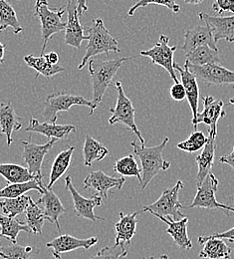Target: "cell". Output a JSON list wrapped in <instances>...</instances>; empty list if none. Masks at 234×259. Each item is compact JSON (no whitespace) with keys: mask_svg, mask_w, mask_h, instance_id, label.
<instances>
[{"mask_svg":"<svg viewBox=\"0 0 234 259\" xmlns=\"http://www.w3.org/2000/svg\"><path fill=\"white\" fill-rule=\"evenodd\" d=\"M168 141L169 139L167 137L159 146L150 148L138 145L135 142L131 143L134 155L139 159L142 163V183L139 185L143 191L160 171H165L170 167V162L166 161L163 157L164 150L167 147Z\"/></svg>","mask_w":234,"mask_h":259,"instance_id":"obj_1","label":"cell"},{"mask_svg":"<svg viewBox=\"0 0 234 259\" xmlns=\"http://www.w3.org/2000/svg\"><path fill=\"white\" fill-rule=\"evenodd\" d=\"M88 36V45L86 53L78 66L82 70L90 59L100 54H109V52H121L118 40L106 28L104 21L101 18L93 20L92 26L86 29Z\"/></svg>","mask_w":234,"mask_h":259,"instance_id":"obj_2","label":"cell"},{"mask_svg":"<svg viewBox=\"0 0 234 259\" xmlns=\"http://www.w3.org/2000/svg\"><path fill=\"white\" fill-rule=\"evenodd\" d=\"M133 57H123L116 58L113 60H97L90 59L88 62L89 73L92 79V89L93 99L92 101L99 106L102 99L104 97L107 89L111 86L112 81L117 74L118 70L122 67L126 61L131 60Z\"/></svg>","mask_w":234,"mask_h":259,"instance_id":"obj_3","label":"cell"},{"mask_svg":"<svg viewBox=\"0 0 234 259\" xmlns=\"http://www.w3.org/2000/svg\"><path fill=\"white\" fill-rule=\"evenodd\" d=\"M66 13V6L50 8L47 0H36L34 6V15L40 20L43 47L41 55H44L45 48L49 39L57 33L66 29V22H63V16Z\"/></svg>","mask_w":234,"mask_h":259,"instance_id":"obj_4","label":"cell"},{"mask_svg":"<svg viewBox=\"0 0 234 259\" xmlns=\"http://www.w3.org/2000/svg\"><path fill=\"white\" fill-rule=\"evenodd\" d=\"M73 106H83L90 109L89 116H92L95 110L98 108L93 101H89L86 98L73 95L67 92H54L46 98L44 104L43 117L47 122L56 123L59 112H68Z\"/></svg>","mask_w":234,"mask_h":259,"instance_id":"obj_5","label":"cell"},{"mask_svg":"<svg viewBox=\"0 0 234 259\" xmlns=\"http://www.w3.org/2000/svg\"><path fill=\"white\" fill-rule=\"evenodd\" d=\"M183 187V183L181 181H177L174 187L164 191L157 201L145 206L142 212H150L155 217H163L173 221L182 220L185 215L180 211L183 206L179 201L178 196Z\"/></svg>","mask_w":234,"mask_h":259,"instance_id":"obj_6","label":"cell"},{"mask_svg":"<svg viewBox=\"0 0 234 259\" xmlns=\"http://www.w3.org/2000/svg\"><path fill=\"white\" fill-rule=\"evenodd\" d=\"M115 86L118 91V98L115 106L110 109L112 116L109 119V124L112 126L116 124H123L127 126L137 137L141 145L145 146V139L135 124V110L133 103L130 98L126 95L121 82H116Z\"/></svg>","mask_w":234,"mask_h":259,"instance_id":"obj_7","label":"cell"},{"mask_svg":"<svg viewBox=\"0 0 234 259\" xmlns=\"http://www.w3.org/2000/svg\"><path fill=\"white\" fill-rule=\"evenodd\" d=\"M218 180L213 174H209L201 186L198 187V193L191 205L188 208H206V209H222L229 215V211L233 212L234 208L228 204L220 203L216 200L215 194L218 190Z\"/></svg>","mask_w":234,"mask_h":259,"instance_id":"obj_8","label":"cell"},{"mask_svg":"<svg viewBox=\"0 0 234 259\" xmlns=\"http://www.w3.org/2000/svg\"><path fill=\"white\" fill-rule=\"evenodd\" d=\"M169 38L167 35H161L159 41L155 44V46L149 50L141 51L142 56H146L152 59L153 64L159 65L166 69L174 84L179 83L175 74V70L173 68V55L176 51V46H169Z\"/></svg>","mask_w":234,"mask_h":259,"instance_id":"obj_9","label":"cell"},{"mask_svg":"<svg viewBox=\"0 0 234 259\" xmlns=\"http://www.w3.org/2000/svg\"><path fill=\"white\" fill-rule=\"evenodd\" d=\"M65 185H66V189L72 196L73 205H74V213L77 218L89 220L94 223L97 221H106L105 218L98 217L94 212V208L97 206H100L102 204L103 197L101 195L95 194L89 198L84 197L76 190L75 186L72 183L71 177L66 178Z\"/></svg>","mask_w":234,"mask_h":259,"instance_id":"obj_10","label":"cell"},{"mask_svg":"<svg viewBox=\"0 0 234 259\" xmlns=\"http://www.w3.org/2000/svg\"><path fill=\"white\" fill-rule=\"evenodd\" d=\"M189 67L190 71L206 85H216L224 86L234 84V72L224 68L220 64H209L204 66H195V65L184 63Z\"/></svg>","mask_w":234,"mask_h":259,"instance_id":"obj_11","label":"cell"},{"mask_svg":"<svg viewBox=\"0 0 234 259\" xmlns=\"http://www.w3.org/2000/svg\"><path fill=\"white\" fill-rule=\"evenodd\" d=\"M65 6L68 17L64 43L76 49H80L82 42L88 40V36L85 35L86 28L80 21L81 17L77 9V0H67Z\"/></svg>","mask_w":234,"mask_h":259,"instance_id":"obj_12","label":"cell"},{"mask_svg":"<svg viewBox=\"0 0 234 259\" xmlns=\"http://www.w3.org/2000/svg\"><path fill=\"white\" fill-rule=\"evenodd\" d=\"M57 139H51L44 145H37L30 142H22L23 146V160L27 163V168L36 178L43 179L42 164L45 156L57 143Z\"/></svg>","mask_w":234,"mask_h":259,"instance_id":"obj_13","label":"cell"},{"mask_svg":"<svg viewBox=\"0 0 234 259\" xmlns=\"http://www.w3.org/2000/svg\"><path fill=\"white\" fill-rule=\"evenodd\" d=\"M203 100V110L201 113H198L196 119L192 121L194 128L198 131L199 124H205L209 126L210 133L217 135V123L220 118H223L226 113L223 110L224 103L222 100H215L211 96L202 98Z\"/></svg>","mask_w":234,"mask_h":259,"instance_id":"obj_14","label":"cell"},{"mask_svg":"<svg viewBox=\"0 0 234 259\" xmlns=\"http://www.w3.org/2000/svg\"><path fill=\"white\" fill-rule=\"evenodd\" d=\"M97 237H90L86 239H80L70 234H60L52 241L46 243L47 248L52 249V254L56 259H61L62 254L74 251L79 248L90 249L98 243Z\"/></svg>","mask_w":234,"mask_h":259,"instance_id":"obj_15","label":"cell"},{"mask_svg":"<svg viewBox=\"0 0 234 259\" xmlns=\"http://www.w3.org/2000/svg\"><path fill=\"white\" fill-rule=\"evenodd\" d=\"M126 179L124 177L116 178L106 175L103 170H96L89 174L84 180V190L93 189L103 198L107 199L109 191L113 189L122 190Z\"/></svg>","mask_w":234,"mask_h":259,"instance_id":"obj_16","label":"cell"},{"mask_svg":"<svg viewBox=\"0 0 234 259\" xmlns=\"http://www.w3.org/2000/svg\"><path fill=\"white\" fill-rule=\"evenodd\" d=\"M216 43L212 30L205 24L204 26H197L196 28L185 31L181 50L185 52V55L201 46H208L211 49L218 51Z\"/></svg>","mask_w":234,"mask_h":259,"instance_id":"obj_17","label":"cell"},{"mask_svg":"<svg viewBox=\"0 0 234 259\" xmlns=\"http://www.w3.org/2000/svg\"><path fill=\"white\" fill-rule=\"evenodd\" d=\"M199 16L201 21L210 27L216 42L219 40L234 42V15L220 17L201 12Z\"/></svg>","mask_w":234,"mask_h":259,"instance_id":"obj_18","label":"cell"},{"mask_svg":"<svg viewBox=\"0 0 234 259\" xmlns=\"http://www.w3.org/2000/svg\"><path fill=\"white\" fill-rule=\"evenodd\" d=\"M25 131L28 133H37L44 135L49 140H67L71 134L77 133V128L73 125H58L51 122L40 123L37 119L31 118L29 121V125Z\"/></svg>","mask_w":234,"mask_h":259,"instance_id":"obj_19","label":"cell"},{"mask_svg":"<svg viewBox=\"0 0 234 259\" xmlns=\"http://www.w3.org/2000/svg\"><path fill=\"white\" fill-rule=\"evenodd\" d=\"M39 205L43 206L44 214L47 221L50 224H56L58 232L61 233V227L59 223V218L67 212V209L63 206L60 198L52 190H48L45 188L44 194H41L39 199L37 200Z\"/></svg>","mask_w":234,"mask_h":259,"instance_id":"obj_20","label":"cell"},{"mask_svg":"<svg viewBox=\"0 0 234 259\" xmlns=\"http://www.w3.org/2000/svg\"><path fill=\"white\" fill-rule=\"evenodd\" d=\"M174 70H176L180 75L181 84L184 87L186 98L189 104L191 106L193 112V120L196 119L199 113V100H200V88L198 84L197 77L190 71L189 67L184 64L183 67L179 66L176 63L173 64Z\"/></svg>","mask_w":234,"mask_h":259,"instance_id":"obj_21","label":"cell"},{"mask_svg":"<svg viewBox=\"0 0 234 259\" xmlns=\"http://www.w3.org/2000/svg\"><path fill=\"white\" fill-rule=\"evenodd\" d=\"M215 134L208 133V140L206 145L204 146L202 153L200 156L196 158L197 163L199 165V171L197 175V186H201L205 180V178L211 172V168L214 163V158H215V150H216V139Z\"/></svg>","mask_w":234,"mask_h":259,"instance_id":"obj_22","label":"cell"},{"mask_svg":"<svg viewBox=\"0 0 234 259\" xmlns=\"http://www.w3.org/2000/svg\"><path fill=\"white\" fill-rule=\"evenodd\" d=\"M21 121L10 101L0 103V132L6 136L8 148L12 144V134L22 128Z\"/></svg>","mask_w":234,"mask_h":259,"instance_id":"obj_23","label":"cell"},{"mask_svg":"<svg viewBox=\"0 0 234 259\" xmlns=\"http://www.w3.org/2000/svg\"><path fill=\"white\" fill-rule=\"evenodd\" d=\"M199 243L203 244L199 257L206 259H230L232 248L218 238H208L206 235L199 237Z\"/></svg>","mask_w":234,"mask_h":259,"instance_id":"obj_24","label":"cell"},{"mask_svg":"<svg viewBox=\"0 0 234 259\" xmlns=\"http://www.w3.org/2000/svg\"><path fill=\"white\" fill-rule=\"evenodd\" d=\"M162 222L167 225V229L166 232L168 233L174 243L180 247L182 250L189 251L193 248V242L189 237L188 234V224H189V219L185 217L180 221H173L171 219H166L163 217H156Z\"/></svg>","mask_w":234,"mask_h":259,"instance_id":"obj_25","label":"cell"},{"mask_svg":"<svg viewBox=\"0 0 234 259\" xmlns=\"http://www.w3.org/2000/svg\"><path fill=\"white\" fill-rule=\"evenodd\" d=\"M142 211H135L134 213L125 214L123 211H120V220L115 225L116 229V241L115 244H128L132 243V239L134 238L136 230L137 220L136 217Z\"/></svg>","mask_w":234,"mask_h":259,"instance_id":"obj_26","label":"cell"},{"mask_svg":"<svg viewBox=\"0 0 234 259\" xmlns=\"http://www.w3.org/2000/svg\"><path fill=\"white\" fill-rule=\"evenodd\" d=\"M46 186L43 179L36 178L30 182L23 184H9L0 189V198H16L29 191H36L39 194H44Z\"/></svg>","mask_w":234,"mask_h":259,"instance_id":"obj_27","label":"cell"},{"mask_svg":"<svg viewBox=\"0 0 234 259\" xmlns=\"http://www.w3.org/2000/svg\"><path fill=\"white\" fill-rule=\"evenodd\" d=\"M75 147H68L64 151L60 152L51 166L50 177H49V184L46 187L48 190H52V187L60 180V178L66 172L71 164V160L73 153L75 151Z\"/></svg>","mask_w":234,"mask_h":259,"instance_id":"obj_28","label":"cell"},{"mask_svg":"<svg viewBox=\"0 0 234 259\" xmlns=\"http://www.w3.org/2000/svg\"><path fill=\"white\" fill-rule=\"evenodd\" d=\"M109 154V150L99 141L89 135L86 136L83 146L84 164L86 166H92L93 162L103 161Z\"/></svg>","mask_w":234,"mask_h":259,"instance_id":"obj_29","label":"cell"},{"mask_svg":"<svg viewBox=\"0 0 234 259\" xmlns=\"http://www.w3.org/2000/svg\"><path fill=\"white\" fill-rule=\"evenodd\" d=\"M0 176L9 184H23L36 179L27 167L16 163H0Z\"/></svg>","mask_w":234,"mask_h":259,"instance_id":"obj_30","label":"cell"},{"mask_svg":"<svg viewBox=\"0 0 234 259\" xmlns=\"http://www.w3.org/2000/svg\"><path fill=\"white\" fill-rule=\"evenodd\" d=\"M24 62L34 69L37 73L35 76V79H37L40 75L44 76L45 78L49 79L59 73H62L65 71V68H63L60 65L50 64L44 55H41L39 57H36L33 55H27L24 57Z\"/></svg>","mask_w":234,"mask_h":259,"instance_id":"obj_31","label":"cell"},{"mask_svg":"<svg viewBox=\"0 0 234 259\" xmlns=\"http://www.w3.org/2000/svg\"><path fill=\"white\" fill-rule=\"evenodd\" d=\"M0 227L2 237L8 239L12 243H18L17 238L21 231L32 233L26 223L20 222L16 218H9L5 214H0Z\"/></svg>","mask_w":234,"mask_h":259,"instance_id":"obj_32","label":"cell"},{"mask_svg":"<svg viewBox=\"0 0 234 259\" xmlns=\"http://www.w3.org/2000/svg\"><path fill=\"white\" fill-rule=\"evenodd\" d=\"M185 62L195 66L209 64H220L219 52L208 46H201L185 55Z\"/></svg>","mask_w":234,"mask_h":259,"instance_id":"obj_33","label":"cell"},{"mask_svg":"<svg viewBox=\"0 0 234 259\" xmlns=\"http://www.w3.org/2000/svg\"><path fill=\"white\" fill-rule=\"evenodd\" d=\"M7 28H11L15 35L23 31L13 6L6 0H0V32Z\"/></svg>","mask_w":234,"mask_h":259,"instance_id":"obj_34","label":"cell"},{"mask_svg":"<svg viewBox=\"0 0 234 259\" xmlns=\"http://www.w3.org/2000/svg\"><path fill=\"white\" fill-rule=\"evenodd\" d=\"M31 199L29 195H21L16 198H2L0 199V208L5 215L14 219L25 212Z\"/></svg>","mask_w":234,"mask_h":259,"instance_id":"obj_35","label":"cell"},{"mask_svg":"<svg viewBox=\"0 0 234 259\" xmlns=\"http://www.w3.org/2000/svg\"><path fill=\"white\" fill-rule=\"evenodd\" d=\"M24 213L26 218V225L30 228L31 232L35 235H42L43 225L47 221L43 208L31 199Z\"/></svg>","mask_w":234,"mask_h":259,"instance_id":"obj_36","label":"cell"},{"mask_svg":"<svg viewBox=\"0 0 234 259\" xmlns=\"http://www.w3.org/2000/svg\"><path fill=\"white\" fill-rule=\"evenodd\" d=\"M38 253L39 249L36 246H22L12 242L0 247V257L3 259H33L34 254Z\"/></svg>","mask_w":234,"mask_h":259,"instance_id":"obj_37","label":"cell"},{"mask_svg":"<svg viewBox=\"0 0 234 259\" xmlns=\"http://www.w3.org/2000/svg\"><path fill=\"white\" fill-rule=\"evenodd\" d=\"M114 171L124 178L135 177L138 180L139 184L142 183V168H139L133 155L126 156L115 162Z\"/></svg>","mask_w":234,"mask_h":259,"instance_id":"obj_38","label":"cell"},{"mask_svg":"<svg viewBox=\"0 0 234 259\" xmlns=\"http://www.w3.org/2000/svg\"><path fill=\"white\" fill-rule=\"evenodd\" d=\"M207 138L201 131L194 132L189 139L177 144V149L188 153H196L204 148L207 143Z\"/></svg>","mask_w":234,"mask_h":259,"instance_id":"obj_39","label":"cell"},{"mask_svg":"<svg viewBox=\"0 0 234 259\" xmlns=\"http://www.w3.org/2000/svg\"><path fill=\"white\" fill-rule=\"evenodd\" d=\"M128 255V251L124 244H114L106 246L93 257L89 259H125Z\"/></svg>","mask_w":234,"mask_h":259,"instance_id":"obj_40","label":"cell"},{"mask_svg":"<svg viewBox=\"0 0 234 259\" xmlns=\"http://www.w3.org/2000/svg\"><path fill=\"white\" fill-rule=\"evenodd\" d=\"M148 5H162L166 6L169 10H171L174 13H178L180 11V6L176 4L175 0H139L136 2L133 7L130 8L128 15L133 16L134 12L141 8V7H146Z\"/></svg>","mask_w":234,"mask_h":259,"instance_id":"obj_41","label":"cell"},{"mask_svg":"<svg viewBox=\"0 0 234 259\" xmlns=\"http://www.w3.org/2000/svg\"><path fill=\"white\" fill-rule=\"evenodd\" d=\"M212 9L219 15L224 12H231L234 14V0H214Z\"/></svg>","mask_w":234,"mask_h":259,"instance_id":"obj_42","label":"cell"},{"mask_svg":"<svg viewBox=\"0 0 234 259\" xmlns=\"http://www.w3.org/2000/svg\"><path fill=\"white\" fill-rule=\"evenodd\" d=\"M169 94H170V97L172 98L174 101H177V102L183 101L186 98V93H185L184 87H183V85L181 83L174 84L170 88Z\"/></svg>","mask_w":234,"mask_h":259,"instance_id":"obj_43","label":"cell"},{"mask_svg":"<svg viewBox=\"0 0 234 259\" xmlns=\"http://www.w3.org/2000/svg\"><path fill=\"white\" fill-rule=\"evenodd\" d=\"M208 238H218V239H226L230 242H234V227L227 231L221 233H213L211 235H206Z\"/></svg>","mask_w":234,"mask_h":259,"instance_id":"obj_44","label":"cell"},{"mask_svg":"<svg viewBox=\"0 0 234 259\" xmlns=\"http://www.w3.org/2000/svg\"><path fill=\"white\" fill-rule=\"evenodd\" d=\"M219 161H220V162H222V163H226V164L230 165L234 169V146L232 152L230 154H228V155H225V156L221 157Z\"/></svg>","mask_w":234,"mask_h":259,"instance_id":"obj_45","label":"cell"},{"mask_svg":"<svg viewBox=\"0 0 234 259\" xmlns=\"http://www.w3.org/2000/svg\"><path fill=\"white\" fill-rule=\"evenodd\" d=\"M46 60L52 65H58V61H59V55L56 52H50L47 54H44Z\"/></svg>","mask_w":234,"mask_h":259,"instance_id":"obj_46","label":"cell"},{"mask_svg":"<svg viewBox=\"0 0 234 259\" xmlns=\"http://www.w3.org/2000/svg\"><path fill=\"white\" fill-rule=\"evenodd\" d=\"M77 9L80 17H82V15L88 10L87 0H77Z\"/></svg>","mask_w":234,"mask_h":259,"instance_id":"obj_47","label":"cell"},{"mask_svg":"<svg viewBox=\"0 0 234 259\" xmlns=\"http://www.w3.org/2000/svg\"><path fill=\"white\" fill-rule=\"evenodd\" d=\"M4 49H5V45L0 42V64L4 62Z\"/></svg>","mask_w":234,"mask_h":259,"instance_id":"obj_48","label":"cell"},{"mask_svg":"<svg viewBox=\"0 0 234 259\" xmlns=\"http://www.w3.org/2000/svg\"><path fill=\"white\" fill-rule=\"evenodd\" d=\"M185 3L188 4H192V5H199L203 2V0H183Z\"/></svg>","mask_w":234,"mask_h":259,"instance_id":"obj_49","label":"cell"},{"mask_svg":"<svg viewBox=\"0 0 234 259\" xmlns=\"http://www.w3.org/2000/svg\"><path fill=\"white\" fill-rule=\"evenodd\" d=\"M227 204L234 208V194L232 196H230V197L228 198V203H227Z\"/></svg>","mask_w":234,"mask_h":259,"instance_id":"obj_50","label":"cell"},{"mask_svg":"<svg viewBox=\"0 0 234 259\" xmlns=\"http://www.w3.org/2000/svg\"><path fill=\"white\" fill-rule=\"evenodd\" d=\"M143 259H168V256H167V254H163V255H161V256H159V257H155V256H152V257H150V258Z\"/></svg>","mask_w":234,"mask_h":259,"instance_id":"obj_51","label":"cell"},{"mask_svg":"<svg viewBox=\"0 0 234 259\" xmlns=\"http://www.w3.org/2000/svg\"><path fill=\"white\" fill-rule=\"evenodd\" d=\"M229 103H230V104H231V105L234 107V98H231V99L229 100Z\"/></svg>","mask_w":234,"mask_h":259,"instance_id":"obj_52","label":"cell"},{"mask_svg":"<svg viewBox=\"0 0 234 259\" xmlns=\"http://www.w3.org/2000/svg\"><path fill=\"white\" fill-rule=\"evenodd\" d=\"M0 237H2V235H1V232H0ZM1 247V246H0Z\"/></svg>","mask_w":234,"mask_h":259,"instance_id":"obj_53","label":"cell"},{"mask_svg":"<svg viewBox=\"0 0 234 259\" xmlns=\"http://www.w3.org/2000/svg\"><path fill=\"white\" fill-rule=\"evenodd\" d=\"M1 135H2V133H1V132H0V136H1Z\"/></svg>","mask_w":234,"mask_h":259,"instance_id":"obj_54","label":"cell"},{"mask_svg":"<svg viewBox=\"0 0 234 259\" xmlns=\"http://www.w3.org/2000/svg\"><path fill=\"white\" fill-rule=\"evenodd\" d=\"M19 1H22V0H19Z\"/></svg>","mask_w":234,"mask_h":259,"instance_id":"obj_55","label":"cell"}]
</instances>
